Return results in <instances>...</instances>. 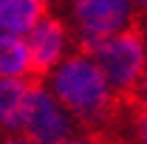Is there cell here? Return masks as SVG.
Returning <instances> with one entry per match:
<instances>
[{
	"label": "cell",
	"instance_id": "obj_1",
	"mask_svg": "<svg viewBox=\"0 0 147 144\" xmlns=\"http://www.w3.org/2000/svg\"><path fill=\"white\" fill-rule=\"evenodd\" d=\"M51 73L57 102L74 116V122L85 124L88 130L127 124L130 99H122L110 90L105 73L88 54L76 51L65 57Z\"/></svg>",
	"mask_w": 147,
	"mask_h": 144
},
{
	"label": "cell",
	"instance_id": "obj_2",
	"mask_svg": "<svg viewBox=\"0 0 147 144\" xmlns=\"http://www.w3.org/2000/svg\"><path fill=\"white\" fill-rule=\"evenodd\" d=\"M76 51L88 54L105 73L110 90L122 99H130L147 65V37L139 17H133L122 31L102 40H74Z\"/></svg>",
	"mask_w": 147,
	"mask_h": 144
},
{
	"label": "cell",
	"instance_id": "obj_3",
	"mask_svg": "<svg viewBox=\"0 0 147 144\" xmlns=\"http://www.w3.org/2000/svg\"><path fill=\"white\" fill-rule=\"evenodd\" d=\"M17 133L28 136L34 144H62L74 133V116L42 88V82H34L20 110Z\"/></svg>",
	"mask_w": 147,
	"mask_h": 144
},
{
	"label": "cell",
	"instance_id": "obj_4",
	"mask_svg": "<svg viewBox=\"0 0 147 144\" xmlns=\"http://www.w3.org/2000/svg\"><path fill=\"white\" fill-rule=\"evenodd\" d=\"M68 45H71V34H68L65 20L51 14V11H45L28 28V40H26L28 62H31V76L40 79V82H45V76L65 59V48Z\"/></svg>",
	"mask_w": 147,
	"mask_h": 144
},
{
	"label": "cell",
	"instance_id": "obj_5",
	"mask_svg": "<svg viewBox=\"0 0 147 144\" xmlns=\"http://www.w3.org/2000/svg\"><path fill=\"white\" fill-rule=\"evenodd\" d=\"M74 23L79 28L76 40H102L122 31L133 23L130 0H74L71 3Z\"/></svg>",
	"mask_w": 147,
	"mask_h": 144
},
{
	"label": "cell",
	"instance_id": "obj_6",
	"mask_svg": "<svg viewBox=\"0 0 147 144\" xmlns=\"http://www.w3.org/2000/svg\"><path fill=\"white\" fill-rule=\"evenodd\" d=\"M40 82L34 76H0V124L6 130H17L20 110L31 85Z\"/></svg>",
	"mask_w": 147,
	"mask_h": 144
},
{
	"label": "cell",
	"instance_id": "obj_7",
	"mask_svg": "<svg viewBox=\"0 0 147 144\" xmlns=\"http://www.w3.org/2000/svg\"><path fill=\"white\" fill-rule=\"evenodd\" d=\"M48 11V0H0V31L23 34Z\"/></svg>",
	"mask_w": 147,
	"mask_h": 144
},
{
	"label": "cell",
	"instance_id": "obj_8",
	"mask_svg": "<svg viewBox=\"0 0 147 144\" xmlns=\"http://www.w3.org/2000/svg\"><path fill=\"white\" fill-rule=\"evenodd\" d=\"M0 76H31L26 40L11 31H0Z\"/></svg>",
	"mask_w": 147,
	"mask_h": 144
},
{
	"label": "cell",
	"instance_id": "obj_9",
	"mask_svg": "<svg viewBox=\"0 0 147 144\" xmlns=\"http://www.w3.org/2000/svg\"><path fill=\"white\" fill-rule=\"evenodd\" d=\"M125 133H127L130 144H147V105H136V102H130Z\"/></svg>",
	"mask_w": 147,
	"mask_h": 144
},
{
	"label": "cell",
	"instance_id": "obj_10",
	"mask_svg": "<svg viewBox=\"0 0 147 144\" xmlns=\"http://www.w3.org/2000/svg\"><path fill=\"white\" fill-rule=\"evenodd\" d=\"M91 133L96 136L99 144H130L125 127H102V130H91Z\"/></svg>",
	"mask_w": 147,
	"mask_h": 144
},
{
	"label": "cell",
	"instance_id": "obj_11",
	"mask_svg": "<svg viewBox=\"0 0 147 144\" xmlns=\"http://www.w3.org/2000/svg\"><path fill=\"white\" fill-rule=\"evenodd\" d=\"M130 102H136V105H147V65H144V73H142L136 90H133V96H130Z\"/></svg>",
	"mask_w": 147,
	"mask_h": 144
},
{
	"label": "cell",
	"instance_id": "obj_12",
	"mask_svg": "<svg viewBox=\"0 0 147 144\" xmlns=\"http://www.w3.org/2000/svg\"><path fill=\"white\" fill-rule=\"evenodd\" d=\"M0 144H34V141L20 133V136H6V139H0Z\"/></svg>",
	"mask_w": 147,
	"mask_h": 144
},
{
	"label": "cell",
	"instance_id": "obj_13",
	"mask_svg": "<svg viewBox=\"0 0 147 144\" xmlns=\"http://www.w3.org/2000/svg\"><path fill=\"white\" fill-rule=\"evenodd\" d=\"M62 144H99V141H96V136L88 130V136H82V139H65Z\"/></svg>",
	"mask_w": 147,
	"mask_h": 144
},
{
	"label": "cell",
	"instance_id": "obj_14",
	"mask_svg": "<svg viewBox=\"0 0 147 144\" xmlns=\"http://www.w3.org/2000/svg\"><path fill=\"white\" fill-rule=\"evenodd\" d=\"M136 6H139V17H147V0H136Z\"/></svg>",
	"mask_w": 147,
	"mask_h": 144
}]
</instances>
